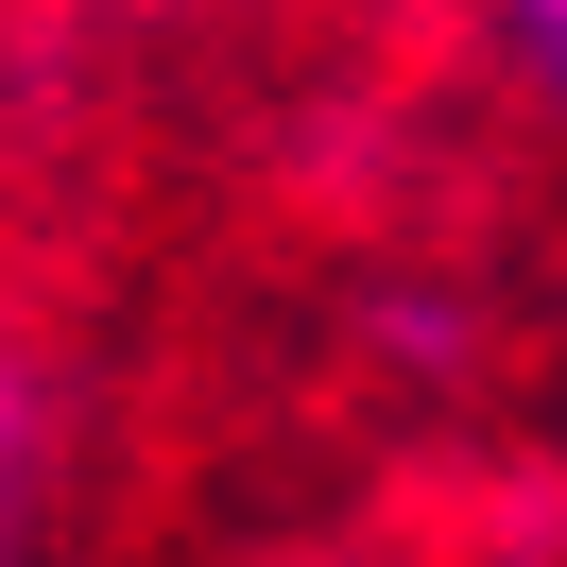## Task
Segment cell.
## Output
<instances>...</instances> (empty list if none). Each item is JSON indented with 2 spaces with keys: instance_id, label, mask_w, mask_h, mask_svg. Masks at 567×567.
<instances>
[{
  "instance_id": "cell-3",
  "label": "cell",
  "mask_w": 567,
  "mask_h": 567,
  "mask_svg": "<svg viewBox=\"0 0 567 567\" xmlns=\"http://www.w3.org/2000/svg\"><path fill=\"white\" fill-rule=\"evenodd\" d=\"M258 567H379V550H258Z\"/></svg>"
},
{
  "instance_id": "cell-1",
  "label": "cell",
  "mask_w": 567,
  "mask_h": 567,
  "mask_svg": "<svg viewBox=\"0 0 567 567\" xmlns=\"http://www.w3.org/2000/svg\"><path fill=\"white\" fill-rule=\"evenodd\" d=\"M52 430H70V395H52V361L35 344H0V516L52 482Z\"/></svg>"
},
{
  "instance_id": "cell-2",
  "label": "cell",
  "mask_w": 567,
  "mask_h": 567,
  "mask_svg": "<svg viewBox=\"0 0 567 567\" xmlns=\"http://www.w3.org/2000/svg\"><path fill=\"white\" fill-rule=\"evenodd\" d=\"M464 18H482V52L516 70V104L567 121V0H464Z\"/></svg>"
}]
</instances>
